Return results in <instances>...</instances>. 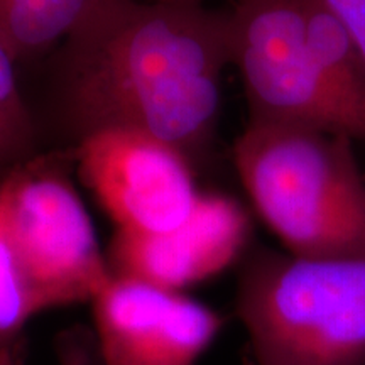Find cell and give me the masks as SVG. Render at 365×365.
I'll use <instances>...</instances> for the list:
<instances>
[{
    "instance_id": "obj_7",
    "label": "cell",
    "mask_w": 365,
    "mask_h": 365,
    "mask_svg": "<svg viewBox=\"0 0 365 365\" xmlns=\"http://www.w3.org/2000/svg\"><path fill=\"white\" fill-rule=\"evenodd\" d=\"M91 304L100 365H195L223 325L181 291L115 274Z\"/></svg>"
},
{
    "instance_id": "obj_11",
    "label": "cell",
    "mask_w": 365,
    "mask_h": 365,
    "mask_svg": "<svg viewBox=\"0 0 365 365\" xmlns=\"http://www.w3.org/2000/svg\"><path fill=\"white\" fill-rule=\"evenodd\" d=\"M31 137V122L16 85L14 56L0 41V158L21 150Z\"/></svg>"
},
{
    "instance_id": "obj_2",
    "label": "cell",
    "mask_w": 365,
    "mask_h": 365,
    "mask_svg": "<svg viewBox=\"0 0 365 365\" xmlns=\"http://www.w3.org/2000/svg\"><path fill=\"white\" fill-rule=\"evenodd\" d=\"M352 143L336 132L259 122L237 139L242 185L289 254L365 257V180Z\"/></svg>"
},
{
    "instance_id": "obj_8",
    "label": "cell",
    "mask_w": 365,
    "mask_h": 365,
    "mask_svg": "<svg viewBox=\"0 0 365 365\" xmlns=\"http://www.w3.org/2000/svg\"><path fill=\"white\" fill-rule=\"evenodd\" d=\"M244 213L234 202L202 195L185 222L159 234L115 232L108 264L112 274L181 291L223 271L245 240Z\"/></svg>"
},
{
    "instance_id": "obj_9",
    "label": "cell",
    "mask_w": 365,
    "mask_h": 365,
    "mask_svg": "<svg viewBox=\"0 0 365 365\" xmlns=\"http://www.w3.org/2000/svg\"><path fill=\"white\" fill-rule=\"evenodd\" d=\"M97 0H0V41L14 59L36 54L75 29Z\"/></svg>"
},
{
    "instance_id": "obj_14",
    "label": "cell",
    "mask_w": 365,
    "mask_h": 365,
    "mask_svg": "<svg viewBox=\"0 0 365 365\" xmlns=\"http://www.w3.org/2000/svg\"><path fill=\"white\" fill-rule=\"evenodd\" d=\"M0 365H7V362L2 357H0Z\"/></svg>"
},
{
    "instance_id": "obj_5",
    "label": "cell",
    "mask_w": 365,
    "mask_h": 365,
    "mask_svg": "<svg viewBox=\"0 0 365 365\" xmlns=\"http://www.w3.org/2000/svg\"><path fill=\"white\" fill-rule=\"evenodd\" d=\"M0 203L41 312L93 301L112 269L70 182L53 173L17 175L0 186Z\"/></svg>"
},
{
    "instance_id": "obj_10",
    "label": "cell",
    "mask_w": 365,
    "mask_h": 365,
    "mask_svg": "<svg viewBox=\"0 0 365 365\" xmlns=\"http://www.w3.org/2000/svg\"><path fill=\"white\" fill-rule=\"evenodd\" d=\"M38 313L39 304L14 249L0 203V346L16 340Z\"/></svg>"
},
{
    "instance_id": "obj_3",
    "label": "cell",
    "mask_w": 365,
    "mask_h": 365,
    "mask_svg": "<svg viewBox=\"0 0 365 365\" xmlns=\"http://www.w3.org/2000/svg\"><path fill=\"white\" fill-rule=\"evenodd\" d=\"M237 313L257 365H365V257L261 250L242 269Z\"/></svg>"
},
{
    "instance_id": "obj_6",
    "label": "cell",
    "mask_w": 365,
    "mask_h": 365,
    "mask_svg": "<svg viewBox=\"0 0 365 365\" xmlns=\"http://www.w3.org/2000/svg\"><path fill=\"white\" fill-rule=\"evenodd\" d=\"M80 173L118 232L159 234L185 222L202 193L188 158L156 137L108 129L80 139Z\"/></svg>"
},
{
    "instance_id": "obj_1",
    "label": "cell",
    "mask_w": 365,
    "mask_h": 365,
    "mask_svg": "<svg viewBox=\"0 0 365 365\" xmlns=\"http://www.w3.org/2000/svg\"><path fill=\"white\" fill-rule=\"evenodd\" d=\"M65 39L63 100L80 139L127 129L186 158L205 148L232 65L230 14L97 0Z\"/></svg>"
},
{
    "instance_id": "obj_12",
    "label": "cell",
    "mask_w": 365,
    "mask_h": 365,
    "mask_svg": "<svg viewBox=\"0 0 365 365\" xmlns=\"http://www.w3.org/2000/svg\"><path fill=\"white\" fill-rule=\"evenodd\" d=\"M339 17L365 66V0H322Z\"/></svg>"
},
{
    "instance_id": "obj_4",
    "label": "cell",
    "mask_w": 365,
    "mask_h": 365,
    "mask_svg": "<svg viewBox=\"0 0 365 365\" xmlns=\"http://www.w3.org/2000/svg\"><path fill=\"white\" fill-rule=\"evenodd\" d=\"M307 0H237L230 12L232 65L247 97L250 120L298 125L365 140L307 38Z\"/></svg>"
},
{
    "instance_id": "obj_13",
    "label": "cell",
    "mask_w": 365,
    "mask_h": 365,
    "mask_svg": "<svg viewBox=\"0 0 365 365\" xmlns=\"http://www.w3.org/2000/svg\"><path fill=\"white\" fill-rule=\"evenodd\" d=\"M164 4H180V6H202V0H156Z\"/></svg>"
}]
</instances>
